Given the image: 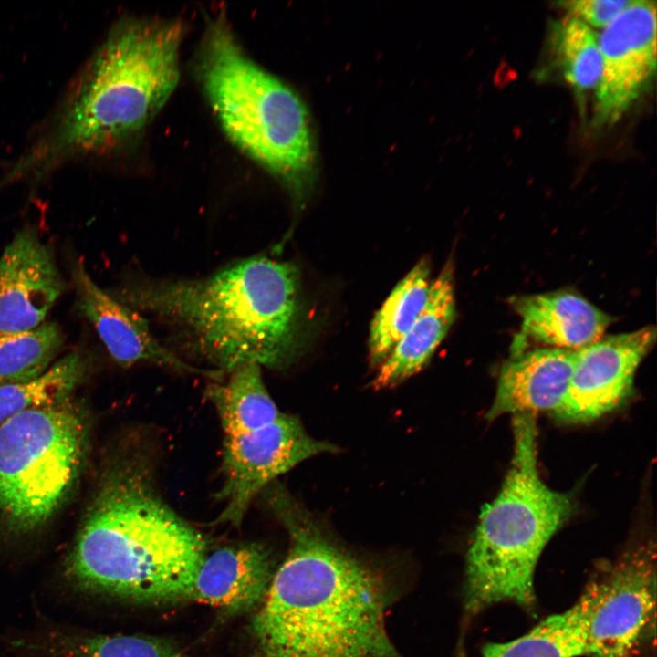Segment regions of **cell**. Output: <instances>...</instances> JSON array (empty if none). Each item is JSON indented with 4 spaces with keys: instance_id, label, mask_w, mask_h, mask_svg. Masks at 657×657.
<instances>
[{
    "instance_id": "cell-1",
    "label": "cell",
    "mask_w": 657,
    "mask_h": 657,
    "mask_svg": "<svg viewBox=\"0 0 657 657\" xmlns=\"http://www.w3.org/2000/svg\"><path fill=\"white\" fill-rule=\"evenodd\" d=\"M110 295L161 326L177 349L223 374L250 363L284 370L305 345L298 268L272 256L243 258L197 278L139 274Z\"/></svg>"
},
{
    "instance_id": "cell-2",
    "label": "cell",
    "mask_w": 657,
    "mask_h": 657,
    "mask_svg": "<svg viewBox=\"0 0 657 657\" xmlns=\"http://www.w3.org/2000/svg\"><path fill=\"white\" fill-rule=\"evenodd\" d=\"M287 529L252 628L262 657H402L386 629V579L321 533L283 488L264 493Z\"/></svg>"
},
{
    "instance_id": "cell-3",
    "label": "cell",
    "mask_w": 657,
    "mask_h": 657,
    "mask_svg": "<svg viewBox=\"0 0 657 657\" xmlns=\"http://www.w3.org/2000/svg\"><path fill=\"white\" fill-rule=\"evenodd\" d=\"M203 536L160 495L153 461L130 448L104 473L65 564L74 588L137 601L189 598Z\"/></svg>"
},
{
    "instance_id": "cell-4",
    "label": "cell",
    "mask_w": 657,
    "mask_h": 657,
    "mask_svg": "<svg viewBox=\"0 0 657 657\" xmlns=\"http://www.w3.org/2000/svg\"><path fill=\"white\" fill-rule=\"evenodd\" d=\"M183 33L176 20L120 22L80 75L54 131L25 160L26 166L110 148L141 131L178 85Z\"/></svg>"
},
{
    "instance_id": "cell-5",
    "label": "cell",
    "mask_w": 657,
    "mask_h": 657,
    "mask_svg": "<svg viewBox=\"0 0 657 657\" xmlns=\"http://www.w3.org/2000/svg\"><path fill=\"white\" fill-rule=\"evenodd\" d=\"M197 71L227 138L275 177L300 208L317 176L315 137L302 99L246 55L221 16L208 24Z\"/></svg>"
},
{
    "instance_id": "cell-6",
    "label": "cell",
    "mask_w": 657,
    "mask_h": 657,
    "mask_svg": "<svg viewBox=\"0 0 657 657\" xmlns=\"http://www.w3.org/2000/svg\"><path fill=\"white\" fill-rule=\"evenodd\" d=\"M513 416L509 471L497 496L483 506L467 551L464 600L472 614L500 602L534 607L536 566L572 511L568 495L539 476L534 414Z\"/></svg>"
},
{
    "instance_id": "cell-7",
    "label": "cell",
    "mask_w": 657,
    "mask_h": 657,
    "mask_svg": "<svg viewBox=\"0 0 657 657\" xmlns=\"http://www.w3.org/2000/svg\"><path fill=\"white\" fill-rule=\"evenodd\" d=\"M88 425L68 401L0 422V516L26 533L66 500L84 461Z\"/></svg>"
},
{
    "instance_id": "cell-8",
    "label": "cell",
    "mask_w": 657,
    "mask_h": 657,
    "mask_svg": "<svg viewBox=\"0 0 657 657\" xmlns=\"http://www.w3.org/2000/svg\"><path fill=\"white\" fill-rule=\"evenodd\" d=\"M593 581L596 596L587 629L585 656L628 657L654 622V542L627 549Z\"/></svg>"
},
{
    "instance_id": "cell-9",
    "label": "cell",
    "mask_w": 657,
    "mask_h": 657,
    "mask_svg": "<svg viewBox=\"0 0 657 657\" xmlns=\"http://www.w3.org/2000/svg\"><path fill=\"white\" fill-rule=\"evenodd\" d=\"M336 451L334 444L309 436L297 417L284 413L259 429L224 437L217 495L224 505L217 522L238 527L253 499L278 475L311 456Z\"/></svg>"
},
{
    "instance_id": "cell-10",
    "label": "cell",
    "mask_w": 657,
    "mask_h": 657,
    "mask_svg": "<svg viewBox=\"0 0 657 657\" xmlns=\"http://www.w3.org/2000/svg\"><path fill=\"white\" fill-rule=\"evenodd\" d=\"M602 70L596 87L597 126L614 124L656 70V2L630 1L598 37Z\"/></svg>"
},
{
    "instance_id": "cell-11",
    "label": "cell",
    "mask_w": 657,
    "mask_h": 657,
    "mask_svg": "<svg viewBox=\"0 0 657 657\" xmlns=\"http://www.w3.org/2000/svg\"><path fill=\"white\" fill-rule=\"evenodd\" d=\"M656 339L646 326L617 335L602 336L576 352L568 389L556 418L566 422H589L617 408L630 395L636 370Z\"/></svg>"
},
{
    "instance_id": "cell-12",
    "label": "cell",
    "mask_w": 657,
    "mask_h": 657,
    "mask_svg": "<svg viewBox=\"0 0 657 657\" xmlns=\"http://www.w3.org/2000/svg\"><path fill=\"white\" fill-rule=\"evenodd\" d=\"M74 280L81 312L94 326L108 352L119 365L126 368L149 363L221 380V372L195 367L162 343L148 320L100 288L81 261L74 268Z\"/></svg>"
},
{
    "instance_id": "cell-13",
    "label": "cell",
    "mask_w": 657,
    "mask_h": 657,
    "mask_svg": "<svg viewBox=\"0 0 657 657\" xmlns=\"http://www.w3.org/2000/svg\"><path fill=\"white\" fill-rule=\"evenodd\" d=\"M62 290L51 250L35 231L17 233L0 257V335L40 326Z\"/></svg>"
},
{
    "instance_id": "cell-14",
    "label": "cell",
    "mask_w": 657,
    "mask_h": 657,
    "mask_svg": "<svg viewBox=\"0 0 657 657\" xmlns=\"http://www.w3.org/2000/svg\"><path fill=\"white\" fill-rule=\"evenodd\" d=\"M521 318L512 354L535 342L545 348L578 350L600 339L612 318L578 293L558 290L511 298Z\"/></svg>"
},
{
    "instance_id": "cell-15",
    "label": "cell",
    "mask_w": 657,
    "mask_h": 657,
    "mask_svg": "<svg viewBox=\"0 0 657 657\" xmlns=\"http://www.w3.org/2000/svg\"><path fill=\"white\" fill-rule=\"evenodd\" d=\"M576 352L538 348L512 354L501 368L487 420L507 413H556L568 389Z\"/></svg>"
},
{
    "instance_id": "cell-16",
    "label": "cell",
    "mask_w": 657,
    "mask_h": 657,
    "mask_svg": "<svg viewBox=\"0 0 657 657\" xmlns=\"http://www.w3.org/2000/svg\"><path fill=\"white\" fill-rule=\"evenodd\" d=\"M274 573L269 552L259 544L221 548L205 555L190 599L226 613L244 612L260 606Z\"/></svg>"
},
{
    "instance_id": "cell-17",
    "label": "cell",
    "mask_w": 657,
    "mask_h": 657,
    "mask_svg": "<svg viewBox=\"0 0 657 657\" xmlns=\"http://www.w3.org/2000/svg\"><path fill=\"white\" fill-rule=\"evenodd\" d=\"M455 318L454 271L448 263L432 281L427 303L381 364L372 386H394L418 372L445 338Z\"/></svg>"
},
{
    "instance_id": "cell-18",
    "label": "cell",
    "mask_w": 657,
    "mask_h": 657,
    "mask_svg": "<svg viewBox=\"0 0 657 657\" xmlns=\"http://www.w3.org/2000/svg\"><path fill=\"white\" fill-rule=\"evenodd\" d=\"M593 584L587 586L572 607L549 616L526 634L506 642L487 643L483 657L585 656L587 629L596 595Z\"/></svg>"
},
{
    "instance_id": "cell-19",
    "label": "cell",
    "mask_w": 657,
    "mask_h": 657,
    "mask_svg": "<svg viewBox=\"0 0 657 657\" xmlns=\"http://www.w3.org/2000/svg\"><path fill=\"white\" fill-rule=\"evenodd\" d=\"M259 365H243L225 381L211 383L206 395L217 412L224 437L259 429L281 412L265 385Z\"/></svg>"
},
{
    "instance_id": "cell-20",
    "label": "cell",
    "mask_w": 657,
    "mask_h": 657,
    "mask_svg": "<svg viewBox=\"0 0 657 657\" xmlns=\"http://www.w3.org/2000/svg\"><path fill=\"white\" fill-rule=\"evenodd\" d=\"M432 280L429 263L422 259L397 284L375 314L369 350L373 365L381 364L423 310Z\"/></svg>"
},
{
    "instance_id": "cell-21",
    "label": "cell",
    "mask_w": 657,
    "mask_h": 657,
    "mask_svg": "<svg viewBox=\"0 0 657 657\" xmlns=\"http://www.w3.org/2000/svg\"><path fill=\"white\" fill-rule=\"evenodd\" d=\"M34 650L47 657H189L173 644L152 637L49 632Z\"/></svg>"
},
{
    "instance_id": "cell-22",
    "label": "cell",
    "mask_w": 657,
    "mask_h": 657,
    "mask_svg": "<svg viewBox=\"0 0 657 657\" xmlns=\"http://www.w3.org/2000/svg\"><path fill=\"white\" fill-rule=\"evenodd\" d=\"M84 370L81 356L72 352L34 380L0 386V422L26 411L68 401Z\"/></svg>"
},
{
    "instance_id": "cell-23",
    "label": "cell",
    "mask_w": 657,
    "mask_h": 657,
    "mask_svg": "<svg viewBox=\"0 0 657 657\" xmlns=\"http://www.w3.org/2000/svg\"><path fill=\"white\" fill-rule=\"evenodd\" d=\"M551 44L562 74L580 97L596 88L602 70L598 37L583 21L572 16L552 28Z\"/></svg>"
},
{
    "instance_id": "cell-24",
    "label": "cell",
    "mask_w": 657,
    "mask_h": 657,
    "mask_svg": "<svg viewBox=\"0 0 657 657\" xmlns=\"http://www.w3.org/2000/svg\"><path fill=\"white\" fill-rule=\"evenodd\" d=\"M63 342L56 323L0 335V386L34 380L43 374Z\"/></svg>"
},
{
    "instance_id": "cell-25",
    "label": "cell",
    "mask_w": 657,
    "mask_h": 657,
    "mask_svg": "<svg viewBox=\"0 0 657 657\" xmlns=\"http://www.w3.org/2000/svg\"><path fill=\"white\" fill-rule=\"evenodd\" d=\"M630 3L625 0H573L559 4L588 26H607Z\"/></svg>"
}]
</instances>
